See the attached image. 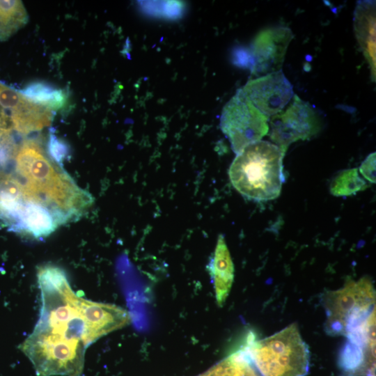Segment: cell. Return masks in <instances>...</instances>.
Returning a JSON list of instances; mask_svg holds the SVG:
<instances>
[{
    "instance_id": "ba28073f",
    "label": "cell",
    "mask_w": 376,
    "mask_h": 376,
    "mask_svg": "<svg viewBox=\"0 0 376 376\" xmlns=\"http://www.w3.org/2000/svg\"><path fill=\"white\" fill-rule=\"evenodd\" d=\"M242 90L247 100L268 118L282 111L294 95L292 86L281 70L248 81Z\"/></svg>"
},
{
    "instance_id": "3957f363",
    "label": "cell",
    "mask_w": 376,
    "mask_h": 376,
    "mask_svg": "<svg viewBox=\"0 0 376 376\" xmlns=\"http://www.w3.org/2000/svg\"><path fill=\"white\" fill-rule=\"evenodd\" d=\"M284 155L276 145L266 141L246 146L228 169L232 185L249 200L261 202L277 198L285 180Z\"/></svg>"
},
{
    "instance_id": "8992f818",
    "label": "cell",
    "mask_w": 376,
    "mask_h": 376,
    "mask_svg": "<svg viewBox=\"0 0 376 376\" xmlns=\"http://www.w3.org/2000/svg\"><path fill=\"white\" fill-rule=\"evenodd\" d=\"M269 120V118L256 108L240 88L224 107L220 127L237 154L268 134Z\"/></svg>"
},
{
    "instance_id": "277c9868",
    "label": "cell",
    "mask_w": 376,
    "mask_h": 376,
    "mask_svg": "<svg viewBox=\"0 0 376 376\" xmlns=\"http://www.w3.org/2000/svg\"><path fill=\"white\" fill-rule=\"evenodd\" d=\"M263 376H305L310 353L297 323L264 339L248 340L244 346Z\"/></svg>"
},
{
    "instance_id": "2e32d148",
    "label": "cell",
    "mask_w": 376,
    "mask_h": 376,
    "mask_svg": "<svg viewBox=\"0 0 376 376\" xmlns=\"http://www.w3.org/2000/svg\"><path fill=\"white\" fill-rule=\"evenodd\" d=\"M369 350L374 349L365 347L347 340L340 352L339 365L345 372L356 373L362 371L373 359L368 358Z\"/></svg>"
},
{
    "instance_id": "4fadbf2b",
    "label": "cell",
    "mask_w": 376,
    "mask_h": 376,
    "mask_svg": "<svg viewBox=\"0 0 376 376\" xmlns=\"http://www.w3.org/2000/svg\"><path fill=\"white\" fill-rule=\"evenodd\" d=\"M216 300L222 306L230 291L234 279V265L222 235L218 237L213 258L210 263Z\"/></svg>"
},
{
    "instance_id": "9a60e30c",
    "label": "cell",
    "mask_w": 376,
    "mask_h": 376,
    "mask_svg": "<svg viewBox=\"0 0 376 376\" xmlns=\"http://www.w3.org/2000/svg\"><path fill=\"white\" fill-rule=\"evenodd\" d=\"M28 21V15L20 1H0V40L6 41Z\"/></svg>"
},
{
    "instance_id": "7a4b0ae2",
    "label": "cell",
    "mask_w": 376,
    "mask_h": 376,
    "mask_svg": "<svg viewBox=\"0 0 376 376\" xmlns=\"http://www.w3.org/2000/svg\"><path fill=\"white\" fill-rule=\"evenodd\" d=\"M15 153V169L26 192L50 209L61 224L81 215L92 204L91 196L47 157L37 141H25Z\"/></svg>"
},
{
    "instance_id": "30bf717a",
    "label": "cell",
    "mask_w": 376,
    "mask_h": 376,
    "mask_svg": "<svg viewBox=\"0 0 376 376\" xmlns=\"http://www.w3.org/2000/svg\"><path fill=\"white\" fill-rule=\"evenodd\" d=\"M0 105L10 113L13 129L22 134L40 131L50 125L52 111L33 103L20 92L0 84Z\"/></svg>"
},
{
    "instance_id": "52a82bcc",
    "label": "cell",
    "mask_w": 376,
    "mask_h": 376,
    "mask_svg": "<svg viewBox=\"0 0 376 376\" xmlns=\"http://www.w3.org/2000/svg\"><path fill=\"white\" fill-rule=\"evenodd\" d=\"M269 125L270 138L284 154L292 143L311 139L321 130L317 111L296 94L284 111L272 116Z\"/></svg>"
},
{
    "instance_id": "7c38bea8",
    "label": "cell",
    "mask_w": 376,
    "mask_h": 376,
    "mask_svg": "<svg viewBox=\"0 0 376 376\" xmlns=\"http://www.w3.org/2000/svg\"><path fill=\"white\" fill-rule=\"evenodd\" d=\"M61 224L54 213L45 205L29 201L15 232L38 239L48 236Z\"/></svg>"
},
{
    "instance_id": "d6986e66",
    "label": "cell",
    "mask_w": 376,
    "mask_h": 376,
    "mask_svg": "<svg viewBox=\"0 0 376 376\" xmlns=\"http://www.w3.org/2000/svg\"><path fill=\"white\" fill-rule=\"evenodd\" d=\"M359 171L371 183H375V152L370 153L361 163Z\"/></svg>"
},
{
    "instance_id": "8fae6325",
    "label": "cell",
    "mask_w": 376,
    "mask_h": 376,
    "mask_svg": "<svg viewBox=\"0 0 376 376\" xmlns=\"http://www.w3.org/2000/svg\"><path fill=\"white\" fill-rule=\"evenodd\" d=\"M354 29L366 59L373 81H375V1H360L354 12Z\"/></svg>"
},
{
    "instance_id": "e0dca14e",
    "label": "cell",
    "mask_w": 376,
    "mask_h": 376,
    "mask_svg": "<svg viewBox=\"0 0 376 376\" xmlns=\"http://www.w3.org/2000/svg\"><path fill=\"white\" fill-rule=\"evenodd\" d=\"M367 185L356 168L340 172L330 184V192L336 196H345L364 189Z\"/></svg>"
},
{
    "instance_id": "5b68a950",
    "label": "cell",
    "mask_w": 376,
    "mask_h": 376,
    "mask_svg": "<svg viewBox=\"0 0 376 376\" xmlns=\"http://www.w3.org/2000/svg\"><path fill=\"white\" fill-rule=\"evenodd\" d=\"M375 292L372 281L363 277L350 281L344 287L329 291L324 297L328 334L347 336L375 319Z\"/></svg>"
},
{
    "instance_id": "9c48e42d",
    "label": "cell",
    "mask_w": 376,
    "mask_h": 376,
    "mask_svg": "<svg viewBox=\"0 0 376 376\" xmlns=\"http://www.w3.org/2000/svg\"><path fill=\"white\" fill-rule=\"evenodd\" d=\"M293 36L291 30L284 26L272 27L260 32L251 47L252 73L261 77L281 70Z\"/></svg>"
},
{
    "instance_id": "ac0fdd59",
    "label": "cell",
    "mask_w": 376,
    "mask_h": 376,
    "mask_svg": "<svg viewBox=\"0 0 376 376\" xmlns=\"http://www.w3.org/2000/svg\"><path fill=\"white\" fill-rule=\"evenodd\" d=\"M47 153L51 159L63 169L64 161L69 157L70 147L50 130L47 141Z\"/></svg>"
},
{
    "instance_id": "5bb4252c",
    "label": "cell",
    "mask_w": 376,
    "mask_h": 376,
    "mask_svg": "<svg viewBox=\"0 0 376 376\" xmlns=\"http://www.w3.org/2000/svg\"><path fill=\"white\" fill-rule=\"evenodd\" d=\"M20 93L31 102L52 111L62 108L66 102V95L63 90L44 81L31 82Z\"/></svg>"
},
{
    "instance_id": "6da1fadb",
    "label": "cell",
    "mask_w": 376,
    "mask_h": 376,
    "mask_svg": "<svg viewBox=\"0 0 376 376\" xmlns=\"http://www.w3.org/2000/svg\"><path fill=\"white\" fill-rule=\"evenodd\" d=\"M37 276L40 316L19 348L38 376H81L86 350L99 339L86 317V299L73 292L58 267H41Z\"/></svg>"
}]
</instances>
